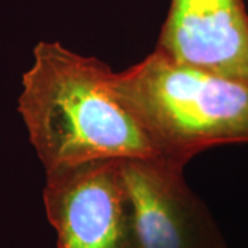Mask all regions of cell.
<instances>
[{"label": "cell", "instance_id": "obj_1", "mask_svg": "<svg viewBox=\"0 0 248 248\" xmlns=\"http://www.w3.org/2000/svg\"><path fill=\"white\" fill-rule=\"evenodd\" d=\"M115 72L60 42H39L18 112L46 172L95 160L161 157L113 86Z\"/></svg>", "mask_w": 248, "mask_h": 248}, {"label": "cell", "instance_id": "obj_2", "mask_svg": "<svg viewBox=\"0 0 248 248\" xmlns=\"http://www.w3.org/2000/svg\"><path fill=\"white\" fill-rule=\"evenodd\" d=\"M113 86L161 157L187 164L221 145L248 143V84L153 50L115 72Z\"/></svg>", "mask_w": 248, "mask_h": 248}, {"label": "cell", "instance_id": "obj_3", "mask_svg": "<svg viewBox=\"0 0 248 248\" xmlns=\"http://www.w3.org/2000/svg\"><path fill=\"white\" fill-rule=\"evenodd\" d=\"M43 202L58 248H133L122 160H95L46 172Z\"/></svg>", "mask_w": 248, "mask_h": 248}, {"label": "cell", "instance_id": "obj_4", "mask_svg": "<svg viewBox=\"0 0 248 248\" xmlns=\"http://www.w3.org/2000/svg\"><path fill=\"white\" fill-rule=\"evenodd\" d=\"M185 164L122 160L131 204L133 248H228L208 205L186 182Z\"/></svg>", "mask_w": 248, "mask_h": 248}, {"label": "cell", "instance_id": "obj_5", "mask_svg": "<svg viewBox=\"0 0 248 248\" xmlns=\"http://www.w3.org/2000/svg\"><path fill=\"white\" fill-rule=\"evenodd\" d=\"M155 48L179 63L248 84L244 1L171 0Z\"/></svg>", "mask_w": 248, "mask_h": 248}]
</instances>
